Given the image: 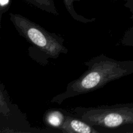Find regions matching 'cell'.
Returning a JSON list of instances; mask_svg holds the SVG:
<instances>
[{
	"instance_id": "8992f818",
	"label": "cell",
	"mask_w": 133,
	"mask_h": 133,
	"mask_svg": "<svg viewBox=\"0 0 133 133\" xmlns=\"http://www.w3.org/2000/svg\"><path fill=\"white\" fill-rule=\"evenodd\" d=\"M66 112L64 110L55 109H50L45 112L43 120L48 129L60 132L66 118Z\"/></svg>"
},
{
	"instance_id": "30bf717a",
	"label": "cell",
	"mask_w": 133,
	"mask_h": 133,
	"mask_svg": "<svg viewBox=\"0 0 133 133\" xmlns=\"http://www.w3.org/2000/svg\"><path fill=\"white\" fill-rule=\"evenodd\" d=\"M11 4V0H0V24L2 20L3 14L6 12Z\"/></svg>"
},
{
	"instance_id": "5b68a950",
	"label": "cell",
	"mask_w": 133,
	"mask_h": 133,
	"mask_svg": "<svg viewBox=\"0 0 133 133\" xmlns=\"http://www.w3.org/2000/svg\"><path fill=\"white\" fill-rule=\"evenodd\" d=\"M60 132L64 133H99L94 126L87 123L71 113L66 112L64 122L60 129Z\"/></svg>"
},
{
	"instance_id": "6da1fadb",
	"label": "cell",
	"mask_w": 133,
	"mask_h": 133,
	"mask_svg": "<svg viewBox=\"0 0 133 133\" xmlns=\"http://www.w3.org/2000/svg\"><path fill=\"white\" fill-rule=\"evenodd\" d=\"M88 70L68 84L63 92L52 98V103L62 104L65 100L94 92L107 83L133 73V61H118L104 54L86 61Z\"/></svg>"
},
{
	"instance_id": "ba28073f",
	"label": "cell",
	"mask_w": 133,
	"mask_h": 133,
	"mask_svg": "<svg viewBox=\"0 0 133 133\" xmlns=\"http://www.w3.org/2000/svg\"><path fill=\"white\" fill-rule=\"evenodd\" d=\"M62 1H63L65 7H66V9L68 12V14L71 16V17L73 19H74L77 22L87 24V23H91V22H93L96 20V18H85L83 16L79 14L75 11V7L74 6V2L75 1H80V0H62Z\"/></svg>"
},
{
	"instance_id": "3957f363",
	"label": "cell",
	"mask_w": 133,
	"mask_h": 133,
	"mask_svg": "<svg viewBox=\"0 0 133 133\" xmlns=\"http://www.w3.org/2000/svg\"><path fill=\"white\" fill-rule=\"evenodd\" d=\"M73 110L99 133L133 132V103L77 107Z\"/></svg>"
},
{
	"instance_id": "7a4b0ae2",
	"label": "cell",
	"mask_w": 133,
	"mask_h": 133,
	"mask_svg": "<svg viewBox=\"0 0 133 133\" xmlns=\"http://www.w3.org/2000/svg\"><path fill=\"white\" fill-rule=\"evenodd\" d=\"M10 20L19 35L32 45L29 49L30 57L40 64L46 65L48 58L56 59L68 52L64 39L58 34L49 32L19 14L10 13Z\"/></svg>"
},
{
	"instance_id": "277c9868",
	"label": "cell",
	"mask_w": 133,
	"mask_h": 133,
	"mask_svg": "<svg viewBox=\"0 0 133 133\" xmlns=\"http://www.w3.org/2000/svg\"><path fill=\"white\" fill-rule=\"evenodd\" d=\"M57 132L54 130L32 127L17 105L12 103L6 88L0 83V132Z\"/></svg>"
},
{
	"instance_id": "52a82bcc",
	"label": "cell",
	"mask_w": 133,
	"mask_h": 133,
	"mask_svg": "<svg viewBox=\"0 0 133 133\" xmlns=\"http://www.w3.org/2000/svg\"><path fill=\"white\" fill-rule=\"evenodd\" d=\"M25 1L43 11L53 14L55 16L59 15L58 10L56 8L54 0H25Z\"/></svg>"
},
{
	"instance_id": "9c48e42d",
	"label": "cell",
	"mask_w": 133,
	"mask_h": 133,
	"mask_svg": "<svg viewBox=\"0 0 133 133\" xmlns=\"http://www.w3.org/2000/svg\"><path fill=\"white\" fill-rule=\"evenodd\" d=\"M119 44L125 46H133V26L125 32Z\"/></svg>"
}]
</instances>
